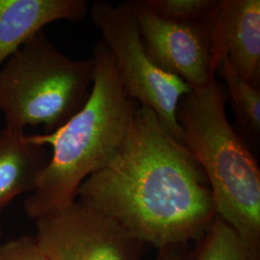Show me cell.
Listing matches in <instances>:
<instances>
[{
	"mask_svg": "<svg viewBox=\"0 0 260 260\" xmlns=\"http://www.w3.org/2000/svg\"><path fill=\"white\" fill-rule=\"evenodd\" d=\"M76 200L158 250L197 241L216 217L203 169L145 106H138L120 149L85 179Z\"/></svg>",
	"mask_w": 260,
	"mask_h": 260,
	"instance_id": "1",
	"label": "cell"
},
{
	"mask_svg": "<svg viewBox=\"0 0 260 260\" xmlns=\"http://www.w3.org/2000/svg\"><path fill=\"white\" fill-rule=\"evenodd\" d=\"M91 93L82 109L52 133L28 135L52 148V155L24 202L30 218L73 204L87 177L103 167L120 149L138 108L123 90L110 51L100 41L93 50Z\"/></svg>",
	"mask_w": 260,
	"mask_h": 260,
	"instance_id": "2",
	"label": "cell"
},
{
	"mask_svg": "<svg viewBox=\"0 0 260 260\" xmlns=\"http://www.w3.org/2000/svg\"><path fill=\"white\" fill-rule=\"evenodd\" d=\"M177 121L183 144L207 178L216 216L260 248L259 167L228 120L221 84L215 80L182 96Z\"/></svg>",
	"mask_w": 260,
	"mask_h": 260,
	"instance_id": "3",
	"label": "cell"
},
{
	"mask_svg": "<svg viewBox=\"0 0 260 260\" xmlns=\"http://www.w3.org/2000/svg\"><path fill=\"white\" fill-rule=\"evenodd\" d=\"M92 57L72 59L43 31L0 68V111L11 130L44 125L52 133L82 109L93 84Z\"/></svg>",
	"mask_w": 260,
	"mask_h": 260,
	"instance_id": "4",
	"label": "cell"
},
{
	"mask_svg": "<svg viewBox=\"0 0 260 260\" xmlns=\"http://www.w3.org/2000/svg\"><path fill=\"white\" fill-rule=\"evenodd\" d=\"M89 12L114 59L124 92L140 106L154 112L164 128L183 144L177 107L192 89L180 78L160 70L149 58L127 1L113 5L98 0Z\"/></svg>",
	"mask_w": 260,
	"mask_h": 260,
	"instance_id": "5",
	"label": "cell"
},
{
	"mask_svg": "<svg viewBox=\"0 0 260 260\" xmlns=\"http://www.w3.org/2000/svg\"><path fill=\"white\" fill-rule=\"evenodd\" d=\"M35 222L36 241L48 260H139L144 248L111 218L77 200Z\"/></svg>",
	"mask_w": 260,
	"mask_h": 260,
	"instance_id": "6",
	"label": "cell"
},
{
	"mask_svg": "<svg viewBox=\"0 0 260 260\" xmlns=\"http://www.w3.org/2000/svg\"><path fill=\"white\" fill-rule=\"evenodd\" d=\"M146 52L160 70L192 90L214 82L210 21H177L160 17L143 0L127 1Z\"/></svg>",
	"mask_w": 260,
	"mask_h": 260,
	"instance_id": "7",
	"label": "cell"
},
{
	"mask_svg": "<svg viewBox=\"0 0 260 260\" xmlns=\"http://www.w3.org/2000/svg\"><path fill=\"white\" fill-rule=\"evenodd\" d=\"M210 39L216 70L228 57L248 83L259 87V0H219Z\"/></svg>",
	"mask_w": 260,
	"mask_h": 260,
	"instance_id": "8",
	"label": "cell"
},
{
	"mask_svg": "<svg viewBox=\"0 0 260 260\" xmlns=\"http://www.w3.org/2000/svg\"><path fill=\"white\" fill-rule=\"evenodd\" d=\"M88 12L85 0H0V68L48 23L76 22Z\"/></svg>",
	"mask_w": 260,
	"mask_h": 260,
	"instance_id": "9",
	"label": "cell"
},
{
	"mask_svg": "<svg viewBox=\"0 0 260 260\" xmlns=\"http://www.w3.org/2000/svg\"><path fill=\"white\" fill-rule=\"evenodd\" d=\"M45 146L29 139L22 131H0V214L17 197L34 191L48 163Z\"/></svg>",
	"mask_w": 260,
	"mask_h": 260,
	"instance_id": "10",
	"label": "cell"
},
{
	"mask_svg": "<svg viewBox=\"0 0 260 260\" xmlns=\"http://www.w3.org/2000/svg\"><path fill=\"white\" fill-rule=\"evenodd\" d=\"M187 260H260L259 248L245 241L233 228L215 217Z\"/></svg>",
	"mask_w": 260,
	"mask_h": 260,
	"instance_id": "11",
	"label": "cell"
},
{
	"mask_svg": "<svg viewBox=\"0 0 260 260\" xmlns=\"http://www.w3.org/2000/svg\"><path fill=\"white\" fill-rule=\"evenodd\" d=\"M216 74L226 84L229 95L232 99L237 120L242 127L251 136L258 141L260 136L259 87L248 83L236 71L228 57L219 63Z\"/></svg>",
	"mask_w": 260,
	"mask_h": 260,
	"instance_id": "12",
	"label": "cell"
},
{
	"mask_svg": "<svg viewBox=\"0 0 260 260\" xmlns=\"http://www.w3.org/2000/svg\"><path fill=\"white\" fill-rule=\"evenodd\" d=\"M149 9L165 19L177 21H210L219 0H143Z\"/></svg>",
	"mask_w": 260,
	"mask_h": 260,
	"instance_id": "13",
	"label": "cell"
},
{
	"mask_svg": "<svg viewBox=\"0 0 260 260\" xmlns=\"http://www.w3.org/2000/svg\"><path fill=\"white\" fill-rule=\"evenodd\" d=\"M0 260H48L35 236L23 235L0 244Z\"/></svg>",
	"mask_w": 260,
	"mask_h": 260,
	"instance_id": "14",
	"label": "cell"
},
{
	"mask_svg": "<svg viewBox=\"0 0 260 260\" xmlns=\"http://www.w3.org/2000/svg\"><path fill=\"white\" fill-rule=\"evenodd\" d=\"M185 245H179L159 250L157 256L153 260H187L188 254L184 252Z\"/></svg>",
	"mask_w": 260,
	"mask_h": 260,
	"instance_id": "15",
	"label": "cell"
},
{
	"mask_svg": "<svg viewBox=\"0 0 260 260\" xmlns=\"http://www.w3.org/2000/svg\"><path fill=\"white\" fill-rule=\"evenodd\" d=\"M0 235H1V228H0Z\"/></svg>",
	"mask_w": 260,
	"mask_h": 260,
	"instance_id": "16",
	"label": "cell"
}]
</instances>
